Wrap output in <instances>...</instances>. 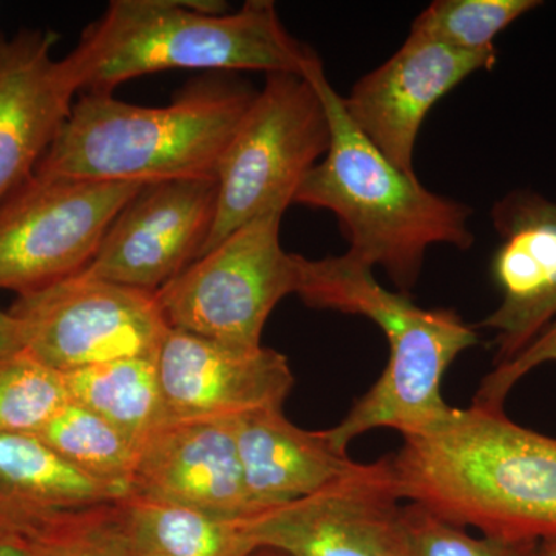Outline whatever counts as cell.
Returning a JSON list of instances; mask_svg holds the SVG:
<instances>
[{
    "label": "cell",
    "instance_id": "27",
    "mask_svg": "<svg viewBox=\"0 0 556 556\" xmlns=\"http://www.w3.org/2000/svg\"><path fill=\"white\" fill-rule=\"evenodd\" d=\"M24 351L22 348L21 329L14 317L0 311V357Z\"/></svg>",
    "mask_w": 556,
    "mask_h": 556
},
{
    "label": "cell",
    "instance_id": "3",
    "mask_svg": "<svg viewBox=\"0 0 556 556\" xmlns=\"http://www.w3.org/2000/svg\"><path fill=\"white\" fill-rule=\"evenodd\" d=\"M76 90L112 93L127 80L166 70L298 73L321 64L291 35L270 0L232 14H203L182 0H113L64 58Z\"/></svg>",
    "mask_w": 556,
    "mask_h": 556
},
{
    "label": "cell",
    "instance_id": "30",
    "mask_svg": "<svg viewBox=\"0 0 556 556\" xmlns=\"http://www.w3.org/2000/svg\"><path fill=\"white\" fill-rule=\"evenodd\" d=\"M0 556H20L14 554V552L9 551V548L0 546Z\"/></svg>",
    "mask_w": 556,
    "mask_h": 556
},
{
    "label": "cell",
    "instance_id": "2",
    "mask_svg": "<svg viewBox=\"0 0 556 556\" xmlns=\"http://www.w3.org/2000/svg\"><path fill=\"white\" fill-rule=\"evenodd\" d=\"M255 97L257 91L232 73L192 80L161 108L86 91L35 174L142 185L217 178Z\"/></svg>",
    "mask_w": 556,
    "mask_h": 556
},
{
    "label": "cell",
    "instance_id": "15",
    "mask_svg": "<svg viewBox=\"0 0 556 556\" xmlns=\"http://www.w3.org/2000/svg\"><path fill=\"white\" fill-rule=\"evenodd\" d=\"M60 35L0 31V204L35 175L75 105V84L54 60Z\"/></svg>",
    "mask_w": 556,
    "mask_h": 556
},
{
    "label": "cell",
    "instance_id": "6",
    "mask_svg": "<svg viewBox=\"0 0 556 556\" xmlns=\"http://www.w3.org/2000/svg\"><path fill=\"white\" fill-rule=\"evenodd\" d=\"M329 144L327 109L313 80L266 75L219 164L217 214L201 255L251 219L285 214Z\"/></svg>",
    "mask_w": 556,
    "mask_h": 556
},
{
    "label": "cell",
    "instance_id": "21",
    "mask_svg": "<svg viewBox=\"0 0 556 556\" xmlns=\"http://www.w3.org/2000/svg\"><path fill=\"white\" fill-rule=\"evenodd\" d=\"M36 438L70 466L130 493L138 445L97 413L68 402Z\"/></svg>",
    "mask_w": 556,
    "mask_h": 556
},
{
    "label": "cell",
    "instance_id": "1",
    "mask_svg": "<svg viewBox=\"0 0 556 556\" xmlns=\"http://www.w3.org/2000/svg\"><path fill=\"white\" fill-rule=\"evenodd\" d=\"M399 495L452 525L504 540H556V439L503 408H453L388 456Z\"/></svg>",
    "mask_w": 556,
    "mask_h": 556
},
{
    "label": "cell",
    "instance_id": "28",
    "mask_svg": "<svg viewBox=\"0 0 556 556\" xmlns=\"http://www.w3.org/2000/svg\"><path fill=\"white\" fill-rule=\"evenodd\" d=\"M540 556H556V540L540 543Z\"/></svg>",
    "mask_w": 556,
    "mask_h": 556
},
{
    "label": "cell",
    "instance_id": "17",
    "mask_svg": "<svg viewBox=\"0 0 556 556\" xmlns=\"http://www.w3.org/2000/svg\"><path fill=\"white\" fill-rule=\"evenodd\" d=\"M129 495L83 473L39 438L0 434V546L20 556L43 533Z\"/></svg>",
    "mask_w": 556,
    "mask_h": 556
},
{
    "label": "cell",
    "instance_id": "22",
    "mask_svg": "<svg viewBox=\"0 0 556 556\" xmlns=\"http://www.w3.org/2000/svg\"><path fill=\"white\" fill-rule=\"evenodd\" d=\"M68 402L61 372L25 351L0 357V434L36 437Z\"/></svg>",
    "mask_w": 556,
    "mask_h": 556
},
{
    "label": "cell",
    "instance_id": "10",
    "mask_svg": "<svg viewBox=\"0 0 556 556\" xmlns=\"http://www.w3.org/2000/svg\"><path fill=\"white\" fill-rule=\"evenodd\" d=\"M388 456L354 464L314 495L248 518L258 548L285 556H408L405 506Z\"/></svg>",
    "mask_w": 556,
    "mask_h": 556
},
{
    "label": "cell",
    "instance_id": "14",
    "mask_svg": "<svg viewBox=\"0 0 556 556\" xmlns=\"http://www.w3.org/2000/svg\"><path fill=\"white\" fill-rule=\"evenodd\" d=\"M501 244L492 274L503 302L481 327L496 332L495 364H506L556 318V203L514 190L492 208Z\"/></svg>",
    "mask_w": 556,
    "mask_h": 556
},
{
    "label": "cell",
    "instance_id": "16",
    "mask_svg": "<svg viewBox=\"0 0 556 556\" xmlns=\"http://www.w3.org/2000/svg\"><path fill=\"white\" fill-rule=\"evenodd\" d=\"M130 493L228 519L262 514L244 485L233 419L169 420L138 450Z\"/></svg>",
    "mask_w": 556,
    "mask_h": 556
},
{
    "label": "cell",
    "instance_id": "8",
    "mask_svg": "<svg viewBox=\"0 0 556 556\" xmlns=\"http://www.w3.org/2000/svg\"><path fill=\"white\" fill-rule=\"evenodd\" d=\"M144 186L33 175L0 204V289L20 298L83 273Z\"/></svg>",
    "mask_w": 556,
    "mask_h": 556
},
{
    "label": "cell",
    "instance_id": "18",
    "mask_svg": "<svg viewBox=\"0 0 556 556\" xmlns=\"http://www.w3.org/2000/svg\"><path fill=\"white\" fill-rule=\"evenodd\" d=\"M233 424L244 485L262 511L314 495L356 464L332 445L327 430H303L283 408L257 409Z\"/></svg>",
    "mask_w": 556,
    "mask_h": 556
},
{
    "label": "cell",
    "instance_id": "4",
    "mask_svg": "<svg viewBox=\"0 0 556 556\" xmlns=\"http://www.w3.org/2000/svg\"><path fill=\"white\" fill-rule=\"evenodd\" d=\"M306 76L327 109L331 144L303 179L294 204L332 212L350 241L348 252L372 269H386L399 291L408 294L428 249L473 247L471 208L431 192L415 174L391 163L346 115L324 65Z\"/></svg>",
    "mask_w": 556,
    "mask_h": 556
},
{
    "label": "cell",
    "instance_id": "24",
    "mask_svg": "<svg viewBox=\"0 0 556 556\" xmlns=\"http://www.w3.org/2000/svg\"><path fill=\"white\" fill-rule=\"evenodd\" d=\"M408 556H540V543L473 536L426 508L405 506Z\"/></svg>",
    "mask_w": 556,
    "mask_h": 556
},
{
    "label": "cell",
    "instance_id": "5",
    "mask_svg": "<svg viewBox=\"0 0 556 556\" xmlns=\"http://www.w3.org/2000/svg\"><path fill=\"white\" fill-rule=\"evenodd\" d=\"M295 294L311 308L369 318L390 346L378 382L339 426L327 430L340 453L348 455V445L367 431L391 428L413 437L448 417L453 407L442 397V379L455 358L478 342L477 331L455 311L424 309L408 294L388 291L371 266L350 252L321 260L298 254Z\"/></svg>",
    "mask_w": 556,
    "mask_h": 556
},
{
    "label": "cell",
    "instance_id": "25",
    "mask_svg": "<svg viewBox=\"0 0 556 556\" xmlns=\"http://www.w3.org/2000/svg\"><path fill=\"white\" fill-rule=\"evenodd\" d=\"M104 507L91 508L53 527L33 541L25 556H126L102 530Z\"/></svg>",
    "mask_w": 556,
    "mask_h": 556
},
{
    "label": "cell",
    "instance_id": "29",
    "mask_svg": "<svg viewBox=\"0 0 556 556\" xmlns=\"http://www.w3.org/2000/svg\"><path fill=\"white\" fill-rule=\"evenodd\" d=\"M251 556H285V555L278 554V552L268 551V548H260V551L255 552V554H252Z\"/></svg>",
    "mask_w": 556,
    "mask_h": 556
},
{
    "label": "cell",
    "instance_id": "19",
    "mask_svg": "<svg viewBox=\"0 0 556 556\" xmlns=\"http://www.w3.org/2000/svg\"><path fill=\"white\" fill-rule=\"evenodd\" d=\"M105 535L126 556H251L260 551L247 519H228L129 495L102 508Z\"/></svg>",
    "mask_w": 556,
    "mask_h": 556
},
{
    "label": "cell",
    "instance_id": "7",
    "mask_svg": "<svg viewBox=\"0 0 556 556\" xmlns=\"http://www.w3.org/2000/svg\"><path fill=\"white\" fill-rule=\"evenodd\" d=\"M281 218L274 212L251 219L161 288L156 302L169 328L262 346L270 313L298 287V254L281 248Z\"/></svg>",
    "mask_w": 556,
    "mask_h": 556
},
{
    "label": "cell",
    "instance_id": "13",
    "mask_svg": "<svg viewBox=\"0 0 556 556\" xmlns=\"http://www.w3.org/2000/svg\"><path fill=\"white\" fill-rule=\"evenodd\" d=\"M167 420L236 419L283 408L294 375L273 348L228 345L169 329L156 356Z\"/></svg>",
    "mask_w": 556,
    "mask_h": 556
},
{
    "label": "cell",
    "instance_id": "23",
    "mask_svg": "<svg viewBox=\"0 0 556 556\" xmlns=\"http://www.w3.org/2000/svg\"><path fill=\"white\" fill-rule=\"evenodd\" d=\"M540 5L536 0H437L416 17L409 33L481 53L496 50V36Z\"/></svg>",
    "mask_w": 556,
    "mask_h": 556
},
{
    "label": "cell",
    "instance_id": "12",
    "mask_svg": "<svg viewBox=\"0 0 556 556\" xmlns=\"http://www.w3.org/2000/svg\"><path fill=\"white\" fill-rule=\"evenodd\" d=\"M497 51H464L409 33L380 67L343 98L346 115L399 169L415 174L413 156L428 112L479 70L495 67Z\"/></svg>",
    "mask_w": 556,
    "mask_h": 556
},
{
    "label": "cell",
    "instance_id": "20",
    "mask_svg": "<svg viewBox=\"0 0 556 556\" xmlns=\"http://www.w3.org/2000/svg\"><path fill=\"white\" fill-rule=\"evenodd\" d=\"M156 358H121L64 376L70 402L89 408L139 445L167 420Z\"/></svg>",
    "mask_w": 556,
    "mask_h": 556
},
{
    "label": "cell",
    "instance_id": "26",
    "mask_svg": "<svg viewBox=\"0 0 556 556\" xmlns=\"http://www.w3.org/2000/svg\"><path fill=\"white\" fill-rule=\"evenodd\" d=\"M547 362H556V320L521 353L497 365L490 375L482 379L473 405L485 408H503L504 401L511 388L529 375L532 369Z\"/></svg>",
    "mask_w": 556,
    "mask_h": 556
},
{
    "label": "cell",
    "instance_id": "11",
    "mask_svg": "<svg viewBox=\"0 0 556 556\" xmlns=\"http://www.w3.org/2000/svg\"><path fill=\"white\" fill-rule=\"evenodd\" d=\"M217 200V178L149 182L113 219L83 274L156 294L200 257Z\"/></svg>",
    "mask_w": 556,
    "mask_h": 556
},
{
    "label": "cell",
    "instance_id": "9",
    "mask_svg": "<svg viewBox=\"0 0 556 556\" xmlns=\"http://www.w3.org/2000/svg\"><path fill=\"white\" fill-rule=\"evenodd\" d=\"M9 313L25 353L61 375L121 358H156L170 329L152 292L83 273L20 295Z\"/></svg>",
    "mask_w": 556,
    "mask_h": 556
}]
</instances>
